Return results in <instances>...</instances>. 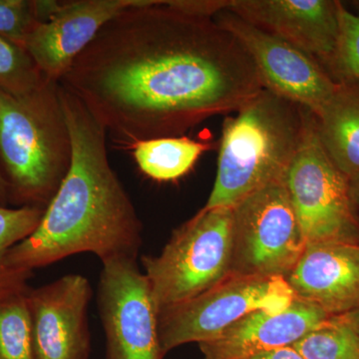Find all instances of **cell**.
I'll use <instances>...</instances> for the list:
<instances>
[{"label":"cell","mask_w":359,"mask_h":359,"mask_svg":"<svg viewBox=\"0 0 359 359\" xmlns=\"http://www.w3.org/2000/svg\"><path fill=\"white\" fill-rule=\"evenodd\" d=\"M59 83L118 144L185 136L264 89L250 54L214 18L148 0L97 33Z\"/></svg>","instance_id":"6da1fadb"},{"label":"cell","mask_w":359,"mask_h":359,"mask_svg":"<svg viewBox=\"0 0 359 359\" xmlns=\"http://www.w3.org/2000/svg\"><path fill=\"white\" fill-rule=\"evenodd\" d=\"M60 95L72 161L36 230L7 254V266L20 273H32L82 252L96 255L102 264L137 259L142 245V223L111 167L105 129L61 84Z\"/></svg>","instance_id":"7a4b0ae2"},{"label":"cell","mask_w":359,"mask_h":359,"mask_svg":"<svg viewBox=\"0 0 359 359\" xmlns=\"http://www.w3.org/2000/svg\"><path fill=\"white\" fill-rule=\"evenodd\" d=\"M71 161L60 83L46 79L21 95L0 90V170L9 205L46 209Z\"/></svg>","instance_id":"3957f363"},{"label":"cell","mask_w":359,"mask_h":359,"mask_svg":"<svg viewBox=\"0 0 359 359\" xmlns=\"http://www.w3.org/2000/svg\"><path fill=\"white\" fill-rule=\"evenodd\" d=\"M309 113L263 89L233 116H226L216 180L204 209L233 207L268 184L285 180Z\"/></svg>","instance_id":"277c9868"},{"label":"cell","mask_w":359,"mask_h":359,"mask_svg":"<svg viewBox=\"0 0 359 359\" xmlns=\"http://www.w3.org/2000/svg\"><path fill=\"white\" fill-rule=\"evenodd\" d=\"M231 207L200 210L174 231L157 257L142 259L158 313L214 287L231 273Z\"/></svg>","instance_id":"5b68a950"},{"label":"cell","mask_w":359,"mask_h":359,"mask_svg":"<svg viewBox=\"0 0 359 359\" xmlns=\"http://www.w3.org/2000/svg\"><path fill=\"white\" fill-rule=\"evenodd\" d=\"M285 184L306 245L359 244V210L351 180L323 147L311 112Z\"/></svg>","instance_id":"8992f818"},{"label":"cell","mask_w":359,"mask_h":359,"mask_svg":"<svg viewBox=\"0 0 359 359\" xmlns=\"http://www.w3.org/2000/svg\"><path fill=\"white\" fill-rule=\"evenodd\" d=\"M294 299L285 278L230 273L197 297L158 313L163 353L191 342L200 344L217 339L255 311L282 313Z\"/></svg>","instance_id":"52a82bcc"},{"label":"cell","mask_w":359,"mask_h":359,"mask_svg":"<svg viewBox=\"0 0 359 359\" xmlns=\"http://www.w3.org/2000/svg\"><path fill=\"white\" fill-rule=\"evenodd\" d=\"M231 273L287 278L306 244L285 180L233 205Z\"/></svg>","instance_id":"ba28073f"},{"label":"cell","mask_w":359,"mask_h":359,"mask_svg":"<svg viewBox=\"0 0 359 359\" xmlns=\"http://www.w3.org/2000/svg\"><path fill=\"white\" fill-rule=\"evenodd\" d=\"M98 306L106 335V359H163L158 311L137 259L102 264Z\"/></svg>","instance_id":"9c48e42d"},{"label":"cell","mask_w":359,"mask_h":359,"mask_svg":"<svg viewBox=\"0 0 359 359\" xmlns=\"http://www.w3.org/2000/svg\"><path fill=\"white\" fill-rule=\"evenodd\" d=\"M242 43L256 66L264 89L318 115L334 93V80L313 57L228 9L214 16Z\"/></svg>","instance_id":"30bf717a"},{"label":"cell","mask_w":359,"mask_h":359,"mask_svg":"<svg viewBox=\"0 0 359 359\" xmlns=\"http://www.w3.org/2000/svg\"><path fill=\"white\" fill-rule=\"evenodd\" d=\"M339 0H231L228 11L308 54L339 83Z\"/></svg>","instance_id":"8fae6325"},{"label":"cell","mask_w":359,"mask_h":359,"mask_svg":"<svg viewBox=\"0 0 359 359\" xmlns=\"http://www.w3.org/2000/svg\"><path fill=\"white\" fill-rule=\"evenodd\" d=\"M148 0H44L46 20L23 42L46 79L59 82L108 21Z\"/></svg>","instance_id":"7c38bea8"},{"label":"cell","mask_w":359,"mask_h":359,"mask_svg":"<svg viewBox=\"0 0 359 359\" xmlns=\"http://www.w3.org/2000/svg\"><path fill=\"white\" fill-rule=\"evenodd\" d=\"M91 297L88 278L78 273L30 287L27 302L33 359H89Z\"/></svg>","instance_id":"4fadbf2b"},{"label":"cell","mask_w":359,"mask_h":359,"mask_svg":"<svg viewBox=\"0 0 359 359\" xmlns=\"http://www.w3.org/2000/svg\"><path fill=\"white\" fill-rule=\"evenodd\" d=\"M285 280L295 299L330 316L349 313L359 306V244L306 245Z\"/></svg>","instance_id":"5bb4252c"},{"label":"cell","mask_w":359,"mask_h":359,"mask_svg":"<svg viewBox=\"0 0 359 359\" xmlns=\"http://www.w3.org/2000/svg\"><path fill=\"white\" fill-rule=\"evenodd\" d=\"M332 316L308 302L295 299L282 313L255 311L199 344L204 359H245L290 346Z\"/></svg>","instance_id":"9a60e30c"},{"label":"cell","mask_w":359,"mask_h":359,"mask_svg":"<svg viewBox=\"0 0 359 359\" xmlns=\"http://www.w3.org/2000/svg\"><path fill=\"white\" fill-rule=\"evenodd\" d=\"M323 147L351 181L359 177V79L347 78L316 115Z\"/></svg>","instance_id":"2e32d148"},{"label":"cell","mask_w":359,"mask_h":359,"mask_svg":"<svg viewBox=\"0 0 359 359\" xmlns=\"http://www.w3.org/2000/svg\"><path fill=\"white\" fill-rule=\"evenodd\" d=\"M211 148V144L178 136L138 142L130 149L137 165L149 178L170 182L188 174Z\"/></svg>","instance_id":"e0dca14e"},{"label":"cell","mask_w":359,"mask_h":359,"mask_svg":"<svg viewBox=\"0 0 359 359\" xmlns=\"http://www.w3.org/2000/svg\"><path fill=\"white\" fill-rule=\"evenodd\" d=\"M27 280L0 290V359H33Z\"/></svg>","instance_id":"ac0fdd59"},{"label":"cell","mask_w":359,"mask_h":359,"mask_svg":"<svg viewBox=\"0 0 359 359\" xmlns=\"http://www.w3.org/2000/svg\"><path fill=\"white\" fill-rule=\"evenodd\" d=\"M292 346L304 359H359V334L337 316H332Z\"/></svg>","instance_id":"d6986e66"},{"label":"cell","mask_w":359,"mask_h":359,"mask_svg":"<svg viewBox=\"0 0 359 359\" xmlns=\"http://www.w3.org/2000/svg\"><path fill=\"white\" fill-rule=\"evenodd\" d=\"M45 210L36 207L9 208L0 205V290L26 282L32 273H20L7 266L9 250L36 230Z\"/></svg>","instance_id":"ffe728a7"},{"label":"cell","mask_w":359,"mask_h":359,"mask_svg":"<svg viewBox=\"0 0 359 359\" xmlns=\"http://www.w3.org/2000/svg\"><path fill=\"white\" fill-rule=\"evenodd\" d=\"M46 80L25 48L0 36V90L21 95Z\"/></svg>","instance_id":"44dd1931"},{"label":"cell","mask_w":359,"mask_h":359,"mask_svg":"<svg viewBox=\"0 0 359 359\" xmlns=\"http://www.w3.org/2000/svg\"><path fill=\"white\" fill-rule=\"evenodd\" d=\"M40 22L37 0H0V36L22 46Z\"/></svg>","instance_id":"7402d4cb"},{"label":"cell","mask_w":359,"mask_h":359,"mask_svg":"<svg viewBox=\"0 0 359 359\" xmlns=\"http://www.w3.org/2000/svg\"><path fill=\"white\" fill-rule=\"evenodd\" d=\"M339 67L341 80L359 79V11L351 13L340 1Z\"/></svg>","instance_id":"603a6c76"},{"label":"cell","mask_w":359,"mask_h":359,"mask_svg":"<svg viewBox=\"0 0 359 359\" xmlns=\"http://www.w3.org/2000/svg\"><path fill=\"white\" fill-rule=\"evenodd\" d=\"M230 1L231 0H166V6L188 15L214 18L215 15L228 8Z\"/></svg>","instance_id":"cb8c5ba5"},{"label":"cell","mask_w":359,"mask_h":359,"mask_svg":"<svg viewBox=\"0 0 359 359\" xmlns=\"http://www.w3.org/2000/svg\"><path fill=\"white\" fill-rule=\"evenodd\" d=\"M245 359H304L294 346H285Z\"/></svg>","instance_id":"d4e9b609"},{"label":"cell","mask_w":359,"mask_h":359,"mask_svg":"<svg viewBox=\"0 0 359 359\" xmlns=\"http://www.w3.org/2000/svg\"><path fill=\"white\" fill-rule=\"evenodd\" d=\"M340 320L344 321L346 325H348L355 330L359 334V306L349 313L337 316Z\"/></svg>","instance_id":"484cf974"},{"label":"cell","mask_w":359,"mask_h":359,"mask_svg":"<svg viewBox=\"0 0 359 359\" xmlns=\"http://www.w3.org/2000/svg\"><path fill=\"white\" fill-rule=\"evenodd\" d=\"M8 192H7L6 180L2 176L1 170H0V205L8 207Z\"/></svg>","instance_id":"4316f807"},{"label":"cell","mask_w":359,"mask_h":359,"mask_svg":"<svg viewBox=\"0 0 359 359\" xmlns=\"http://www.w3.org/2000/svg\"><path fill=\"white\" fill-rule=\"evenodd\" d=\"M351 185L354 202L359 210V177L351 181Z\"/></svg>","instance_id":"83f0119b"},{"label":"cell","mask_w":359,"mask_h":359,"mask_svg":"<svg viewBox=\"0 0 359 359\" xmlns=\"http://www.w3.org/2000/svg\"><path fill=\"white\" fill-rule=\"evenodd\" d=\"M358 4H359V2H358ZM355 6L358 7V11H359V4H355Z\"/></svg>","instance_id":"f1b7e54d"}]
</instances>
